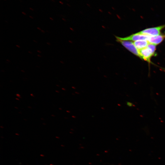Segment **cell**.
Segmentation results:
<instances>
[{
    "label": "cell",
    "mask_w": 165,
    "mask_h": 165,
    "mask_svg": "<svg viewBox=\"0 0 165 165\" xmlns=\"http://www.w3.org/2000/svg\"><path fill=\"white\" fill-rule=\"evenodd\" d=\"M116 40L131 52L141 59L139 51L135 46L133 42L130 41L120 39H116Z\"/></svg>",
    "instance_id": "cell-1"
},
{
    "label": "cell",
    "mask_w": 165,
    "mask_h": 165,
    "mask_svg": "<svg viewBox=\"0 0 165 165\" xmlns=\"http://www.w3.org/2000/svg\"><path fill=\"white\" fill-rule=\"evenodd\" d=\"M150 36L147 35L141 34L138 32L125 37L121 38L116 36V39L136 41L139 40L148 41Z\"/></svg>",
    "instance_id": "cell-2"
},
{
    "label": "cell",
    "mask_w": 165,
    "mask_h": 165,
    "mask_svg": "<svg viewBox=\"0 0 165 165\" xmlns=\"http://www.w3.org/2000/svg\"><path fill=\"white\" fill-rule=\"evenodd\" d=\"M165 28V25L157 27L146 29L139 33L150 36H156L160 35L161 34V31Z\"/></svg>",
    "instance_id": "cell-3"
},
{
    "label": "cell",
    "mask_w": 165,
    "mask_h": 165,
    "mask_svg": "<svg viewBox=\"0 0 165 165\" xmlns=\"http://www.w3.org/2000/svg\"><path fill=\"white\" fill-rule=\"evenodd\" d=\"M141 59L150 63L151 58L154 56L155 53L147 47L139 51Z\"/></svg>",
    "instance_id": "cell-4"
},
{
    "label": "cell",
    "mask_w": 165,
    "mask_h": 165,
    "mask_svg": "<svg viewBox=\"0 0 165 165\" xmlns=\"http://www.w3.org/2000/svg\"><path fill=\"white\" fill-rule=\"evenodd\" d=\"M165 39V34L159 35L156 36H150L148 42L150 44L156 45L160 44Z\"/></svg>",
    "instance_id": "cell-5"
},
{
    "label": "cell",
    "mask_w": 165,
    "mask_h": 165,
    "mask_svg": "<svg viewBox=\"0 0 165 165\" xmlns=\"http://www.w3.org/2000/svg\"><path fill=\"white\" fill-rule=\"evenodd\" d=\"M133 43L135 46L139 50L146 48L150 43L148 41L146 40L137 41Z\"/></svg>",
    "instance_id": "cell-6"
},
{
    "label": "cell",
    "mask_w": 165,
    "mask_h": 165,
    "mask_svg": "<svg viewBox=\"0 0 165 165\" xmlns=\"http://www.w3.org/2000/svg\"><path fill=\"white\" fill-rule=\"evenodd\" d=\"M126 104L127 106L129 107H134L135 106V105H134V104L133 103L130 102H127Z\"/></svg>",
    "instance_id": "cell-7"
},
{
    "label": "cell",
    "mask_w": 165,
    "mask_h": 165,
    "mask_svg": "<svg viewBox=\"0 0 165 165\" xmlns=\"http://www.w3.org/2000/svg\"><path fill=\"white\" fill-rule=\"evenodd\" d=\"M59 3L62 5H64L63 3L62 2L60 1V2H59Z\"/></svg>",
    "instance_id": "cell-8"
},
{
    "label": "cell",
    "mask_w": 165,
    "mask_h": 165,
    "mask_svg": "<svg viewBox=\"0 0 165 165\" xmlns=\"http://www.w3.org/2000/svg\"><path fill=\"white\" fill-rule=\"evenodd\" d=\"M87 5L89 7H90V8H91V5H89V4H87Z\"/></svg>",
    "instance_id": "cell-9"
},
{
    "label": "cell",
    "mask_w": 165,
    "mask_h": 165,
    "mask_svg": "<svg viewBox=\"0 0 165 165\" xmlns=\"http://www.w3.org/2000/svg\"><path fill=\"white\" fill-rule=\"evenodd\" d=\"M22 13L24 15H26V14L25 13V12H22Z\"/></svg>",
    "instance_id": "cell-10"
},
{
    "label": "cell",
    "mask_w": 165,
    "mask_h": 165,
    "mask_svg": "<svg viewBox=\"0 0 165 165\" xmlns=\"http://www.w3.org/2000/svg\"><path fill=\"white\" fill-rule=\"evenodd\" d=\"M99 12H103V11L100 9H99Z\"/></svg>",
    "instance_id": "cell-11"
},
{
    "label": "cell",
    "mask_w": 165,
    "mask_h": 165,
    "mask_svg": "<svg viewBox=\"0 0 165 165\" xmlns=\"http://www.w3.org/2000/svg\"><path fill=\"white\" fill-rule=\"evenodd\" d=\"M29 9L32 11H34V10L32 8H29Z\"/></svg>",
    "instance_id": "cell-12"
},
{
    "label": "cell",
    "mask_w": 165,
    "mask_h": 165,
    "mask_svg": "<svg viewBox=\"0 0 165 165\" xmlns=\"http://www.w3.org/2000/svg\"><path fill=\"white\" fill-rule=\"evenodd\" d=\"M112 9L113 10H115V8H114L113 7H112Z\"/></svg>",
    "instance_id": "cell-13"
},
{
    "label": "cell",
    "mask_w": 165,
    "mask_h": 165,
    "mask_svg": "<svg viewBox=\"0 0 165 165\" xmlns=\"http://www.w3.org/2000/svg\"><path fill=\"white\" fill-rule=\"evenodd\" d=\"M50 19L51 20H52V21H53V20H54V19H53L52 18H51V17L50 18Z\"/></svg>",
    "instance_id": "cell-14"
},
{
    "label": "cell",
    "mask_w": 165,
    "mask_h": 165,
    "mask_svg": "<svg viewBox=\"0 0 165 165\" xmlns=\"http://www.w3.org/2000/svg\"><path fill=\"white\" fill-rule=\"evenodd\" d=\"M29 17L31 18L32 19H33V18L32 16H30Z\"/></svg>",
    "instance_id": "cell-15"
},
{
    "label": "cell",
    "mask_w": 165,
    "mask_h": 165,
    "mask_svg": "<svg viewBox=\"0 0 165 165\" xmlns=\"http://www.w3.org/2000/svg\"><path fill=\"white\" fill-rule=\"evenodd\" d=\"M51 1L54 2H56V1H55V0H51Z\"/></svg>",
    "instance_id": "cell-16"
},
{
    "label": "cell",
    "mask_w": 165,
    "mask_h": 165,
    "mask_svg": "<svg viewBox=\"0 0 165 165\" xmlns=\"http://www.w3.org/2000/svg\"><path fill=\"white\" fill-rule=\"evenodd\" d=\"M47 44L48 45H51V44H50V43H49L47 42Z\"/></svg>",
    "instance_id": "cell-17"
},
{
    "label": "cell",
    "mask_w": 165,
    "mask_h": 165,
    "mask_svg": "<svg viewBox=\"0 0 165 165\" xmlns=\"http://www.w3.org/2000/svg\"><path fill=\"white\" fill-rule=\"evenodd\" d=\"M41 32H42L43 33H45V32L44 30H41Z\"/></svg>",
    "instance_id": "cell-18"
},
{
    "label": "cell",
    "mask_w": 165,
    "mask_h": 165,
    "mask_svg": "<svg viewBox=\"0 0 165 165\" xmlns=\"http://www.w3.org/2000/svg\"><path fill=\"white\" fill-rule=\"evenodd\" d=\"M67 5L69 7H71L70 5H69V4H67Z\"/></svg>",
    "instance_id": "cell-19"
},
{
    "label": "cell",
    "mask_w": 165,
    "mask_h": 165,
    "mask_svg": "<svg viewBox=\"0 0 165 165\" xmlns=\"http://www.w3.org/2000/svg\"><path fill=\"white\" fill-rule=\"evenodd\" d=\"M37 52H38V53H41V52L40 51H39L38 50V51H37Z\"/></svg>",
    "instance_id": "cell-20"
},
{
    "label": "cell",
    "mask_w": 165,
    "mask_h": 165,
    "mask_svg": "<svg viewBox=\"0 0 165 165\" xmlns=\"http://www.w3.org/2000/svg\"><path fill=\"white\" fill-rule=\"evenodd\" d=\"M37 56L39 57H41V56H40V55H37Z\"/></svg>",
    "instance_id": "cell-21"
},
{
    "label": "cell",
    "mask_w": 165,
    "mask_h": 165,
    "mask_svg": "<svg viewBox=\"0 0 165 165\" xmlns=\"http://www.w3.org/2000/svg\"><path fill=\"white\" fill-rule=\"evenodd\" d=\"M37 29H38L39 30H41V29H40L39 28L37 27Z\"/></svg>",
    "instance_id": "cell-22"
},
{
    "label": "cell",
    "mask_w": 165,
    "mask_h": 165,
    "mask_svg": "<svg viewBox=\"0 0 165 165\" xmlns=\"http://www.w3.org/2000/svg\"><path fill=\"white\" fill-rule=\"evenodd\" d=\"M16 46L18 47L19 48H20V47L18 45H16Z\"/></svg>",
    "instance_id": "cell-23"
},
{
    "label": "cell",
    "mask_w": 165,
    "mask_h": 165,
    "mask_svg": "<svg viewBox=\"0 0 165 165\" xmlns=\"http://www.w3.org/2000/svg\"><path fill=\"white\" fill-rule=\"evenodd\" d=\"M29 52V53L31 54H32V53L30 52Z\"/></svg>",
    "instance_id": "cell-24"
},
{
    "label": "cell",
    "mask_w": 165,
    "mask_h": 165,
    "mask_svg": "<svg viewBox=\"0 0 165 165\" xmlns=\"http://www.w3.org/2000/svg\"><path fill=\"white\" fill-rule=\"evenodd\" d=\"M34 41H35V42L36 43L37 42H36V41H35V40H34Z\"/></svg>",
    "instance_id": "cell-25"
},
{
    "label": "cell",
    "mask_w": 165,
    "mask_h": 165,
    "mask_svg": "<svg viewBox=\"0 0 165 165\" xmlns=\"http://www.w3.org/2000/svg\"><path fill=\"white\" fill-rule=\"evenodd\" d=\"M4 1H6V0H4Z\"/></svg>",
    "instance_id": "cell-26"
}]
</instances>
